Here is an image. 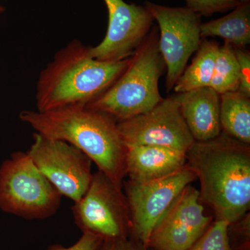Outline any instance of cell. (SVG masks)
I'll return each mask as SVG.
<instances>
[{
	"mask_svg": "<svg viewBox=\"0 0 250 250\" xmlns=\"http://www.w3.org/2000/svg\"><path fill=\"white\" fill-rule=\"evenodd\" d=\"M107 7L106 36L96 47H89L90 56L102 62H118L131 57L148 35L153 21L146 7L123 0H104Z\"/></svg>",
	"mask_w": 250,
	"mask_h": 250,
	"instance_id": "obj_12",
	"label": "cell"
},
{
	"mask_svg": "<svg viewBox=\"0 0 250 250\" xmlns=\"http://www.w3.org/2000/svg\"><path fill=\"white\" fill-rule=\"evenodd\" d=\"M187 7L200 16H208L215 13L233 9L239 0H185Z\"/></svg>",
	"mask_w": 250,
	"mask_h": 250,
	"instance_id": "obj_21",
	"label": "cell"
},
{
	"mask_svg": "<svg viewBox=\"0 0 250 250\" xmlns=\"http://www.w3.org/2000/svg\"><path fill=\"white\" fill-rule=\"evenodd\" d=\"M126 147L155 146L187 153L195 142L174 97L163 99L150 111L118 123Z\"/></svg>",
	"mask_w": 250,
	"mask_h": 250,
	"instance_id": "obj_10",
	"label": "cell"
},
{
	"mask_svg": "<svg viewBox=\"0 0 250 250\" xmlns=\"http://www.w3.org/2000/svg\"><path fill=\"white\" fill-rule=\"evenodd\" d=\"M233 47L239 65L240 84L238 91L250 98V54L242 48Z\"/></svg>",
	"mask_w": 250,
	"mask_h": 250,
	"instance_id": "obj_22",
	"label": "cell"
},
{
	"mask_svg": "<svg viewBox=\"0 0 250 250\" xmlns=\"http://www.w3.org/2000/svg\"><path fill=\"white\" fill-rule=\"evenodd\" d=\"M186 155L200 181V201L210 207L215 220L232 223L249 211V144L221 132L209 141H195Z\"/></svg>",
	"mask_w": 250,
	"mask_h": 250,
	"instance_id": "obj_1",
	"label": "cell"
},
{
	"mask_svg": "<svg viewBox=\"0 0 250 250\" xmlns=\"http://www.w3.org/2000/svg\"><path fill=\"white\" fill-rule=\"evenodd\" d=\"M250 231L249 212L229 225V241L233 250H250Z\"/></svg>",
	"mask_w": 250,
	"mask_h": 250,
	"instance_id": "obj_20",
	"label": "cell"
},
{
	"mask_svg": "<svg viewBox=\"0 0 250 250\" xmlns=\"http://www.w3.org/2000/svg\"><path fill=\"white\" fill-rule=\"evenodd\" d=\"M220 121L222 132L250 144V98L238 90L220 95Z\"/></svg>",
	"mask_w": 250,
	"mask_h": 250,
	"instance_id": "obj_16",
	"label": "cell"
},
{
	"mask_svg": "<svg viewBox=\"0 0 250 250\" xmlns=\"http://www.w3.org/2000/svg\"><path fill=\"white\" fill-rule=\"evenodd\" d=\"M173 97L195 141H209L220 134V95L215 90L203 87Z\"/></svg>",
	"mask_w": 250,
	"mask_h": 250,
	"instance_id": "obj_13",
	"label": "cell"
},
{
	"mask_svg": "<svg viewBox=\"0 0 250 250\" xmlns=\"http://www.w3.org/2000/svg\"><path fill=\"white\" fill-rule=\"evenodd\" d=\"M130 57L102 62L90 56L89 47L72 40L41 72L36 86L37 111L86 106L118 80L129 65Z\"/></svg>",
	"mask_w": 250,
	"mask_h": 250,
	"instance_id": "obj_3",
	"label": "cell"
},
{
	"mask_svg": "<svg viewBox=\"0 0 250 250\" xmlns=\"http://www.w3.org/2000/svg\"><path fill=\"white\" fill-rule=\"evenodd\" d=\"M240 3H248L250 2V0H239Z\"/></svg>",
	"mask_w": 250,
	"mask_h": 250,
	"instance_id": "obj_26",
	"label": "cell"
},
{
	"mask_svg": "<svg viewBox=\"0 0 250 250\" xmlns=\"http://www.w3.org/2000/svg\"><path fill=\"white\" fill-rule=\"evenodd\" d=\"M239 65L233 46L228 42L219 47L209 86L219 94L238 91Z\"/></svg>",
	"mask_w": 250,
	"mask_h": 250,
	"instance_id": "obj_18",
	"label": "cell"
},
{
	"mask_svg": "<svg viewBox=\"0 0 250 250\" xmlns=\"http://www.w3.org/2000/svg\"><path fill=\"white\" fill-rule=\"evenodd\" d=\"M201 38L218 37L233 47L243 48L250 43V2L240 3L223 18L202 23Z\"/></svg>",
	"mask_w": 250,
	"mask_h": 250,
	"instance_id": "obj_15",
	"label": "cell"
},
{
	"mask_svg": "<svg viewBox=\"0 0 250 250\" xmlns=\"http://www.w3.org/2000/svg\"><path fill=\"white\" fill-rule=\"evenodd\" d=\"M62 194L27 152H16L0 166V209L27 220L53 216Z\"/></svg>",
	"mask_w": 250,
	"mask_h": 250,
	"instance_id": "obj_5",
	"label": "cell"
},
{
	"mask_svg": "<svg viewBox=\"0 0 250 250\" xmlns=\"http://www.w3.org/2000/svg\"><path fill=\"white\" fill-rule=\"evenodd\" d=\"M213 221V216L205 213L199 190L190 184L156 225L147 249L188 250Z\"/></svg>",
	"mask_w": 250,
	"mask_h": 250,
	"instance_id": "obj_11",
	"label": "cell"
},
{
	"mask_svg": "<svg viewBox=\"0 0 250 250\" xmlns=\"http://www.w3.org/2000/svg\"><path fill=\"white\" fill-rule=\"evenodd\" d=\"M166 67L157 29L154 28L130 57L129 65L118 80L85 106L108 115L117 123L150 111L163 100L159 81Z\"/></svg>",
	"mask_w": 250,
	"mask_h": 250,
	"instance_id": "obj_4",
	"label": "cell"
},
{
	"mask_svg": "<svg viewBox=\"0 0 250 250\" xmlns=\"http://www.w3.org/2000/svg\"><path fill=\"white\" fill-rule=\"evenodd\" d=\"M229 225L228 222L215 220L188 250H233L229 241Z\"/></svg>",
	"mask_w": 250,
	"mask_h": 250,
	"instance_id": "obj_19",
	"label": "cell"
},
{
	"mask_svg": "<svg viewBox=\"0 0 250 250\" xmlns=\"http://www.w3.org/2000/svg\"><path fill=\"white\" fill-rule=\"evenodd\" d=\"M219 47L215 41L206 39L201 41L192 63L186 67L174 85L176 93L209 86Z\"/></svg>",
	"mask_w": 250,
	"mask_h": 250,
	"instance_id": "obj_17",
	"label": "cell"
},
{
	"mask_svg": "<svg viewBox=\"0 0 250 250\" xmlns=\"http://www.w3.org/2000/svg\"><path fill=\"white\" fill-rule=\"evenodd\" d=\"M147 250H151V249H147Z\"/></svg>",
	"mask_w": 250,
	"mask_h": 250,
	"instance_id": "obj_27",
	"label": "cell"
},
{
	"mask_svg": "<svg viewBox=\"0 0 250 250\" xmlns=\"http://www.w3.org/2000/svg\"><path fill=\"white\" fill-rule=\"evenodd\" d=\"M104 240L101 237L89 233H83L80 239L72 246L65 247L59 244L50 246L47 250H100Z\"/></svg>",
	"mask_w": 250,
	"mask_h": 250,
	"instance_id": "obj_23",
	"label": "cell"
},
{
	"mask_svg": "<svg viewBox=\"0 0 250 250\" xmlns=\"http://www.w3.org/2000/svg\"><path fill=\"white\" fill-rule=\"evenodd\" d=\"M5 11V8L3 7V6H0V14H2L3 12Z\"/></svg>",
	"mask_w": 250,
	"mask_h": 250,
	"instance_id": "obj_25",
	"label": "cell"
},
{
	"mask_svg": "<svg viewBox=\"0 0 250 250\" xmlns=\"http://www.w3.org/2000/svg\"><path fill=\"white\" fill-rule=\"evenodd\" d=\"M145 7L160 29L159 49L167 68L166 88L169 91L201 43V16L187 6L168 7L146 1Z\"/></svg>",
	"mask_w": 250,
	"mask_h": 250,
	"instance_id": "obj_9",
	"label": "cell"
},
{
	"mask_svg": "<svg viewBox=\"0 0 250 250\" xmlns=\"http://www.w3.org/2000/svg\"><path fill=\"white\" fill-rule=\"evenodd\" d=\"M19 118L47 139L65 141L78 148L96 164L98 170L123 189L126 147L118 123L111 117L77 105L45 112L24 110Z\"/></svg>",
	"mask_w": 250,
	"mask_h": 250,
	"instance_id": "obj_2",
	"label": "cell"
},
{
	"mask_svg": "<svg viewBox=\"0 0 250 250\" xmlns=\"http://www.w3.org/2000/svg\"><path fill=\"white\" fill-rule=\"evenodd\" d=\"M196 179L195 171L187 164L164 178L125 182V195L131 212L130 238L139 241L147 249L156 225L182 190Z\"/></svg>",
	"mask_w": 250,
	"mask_h": 250,
	"instance_id": "obj_7",
	"label": "cell"
},
{
	"mask_svg": "<svg viewBox=\"0 0 250 250\" xmlns=\"http://www.w3.org/2000/svg\"><path fill=\"white\" fill-rule=\"evenodd\" d=\"M72 212L82 233L96 235L104 241L130 237L131 212L126 197L101 171L93 174L89 187L83 197L74 202Z\"/></svg>",
	"mask_w": 250,
	"mask_h": 250,
	"instance_id": "obj_6",
	"label": "cell"
},
{
	"mask_svg": "<svg viewBox=\"0 0 250 250\" xmlns=\"http://www.w3.org/2000/svg\"><path fill=\"white\" fill-rule=\"evenodd\" d=\"M100 250H147L142 243L132 238L104 241Z\"/></svg>",
	"mask_w": 250,
	"mask_h": 250,
	"instance_id": "obj_24",
	"label": "cell"
},
{
	"mask_svg": "<svg viewBox=\"0 0 250 250\" xmlns=\"http://www.w3.org/2000/svg\"><path fill=\"white\" fill-rule=\"evenodd\" d=\"M36 167L62 196L79 201L89 187L92 161L78 148L65 141L34 133L27 152Z\"/></svg>",
	"mask_w": 250,
	"mask_h": 250,
	"instance_id": "obj_8",
	"label": "cell"
},
{
	"mask_svg": "<svg viewBox=\"0 0 250 250\" xmlns=\"http://www.w3.org/2000/svg\"><path fill=\"white\" fill-rule=\"evenodd\" d=\"M126 147V170L129 180L148 182L167 177L187 164L186 153L155 146Z\"/></svg>",
	"mask_w": 250,
	"mask_h": 250,
	"instance_id": "obj_14",
	"label": "cell"
}]
</instances>
